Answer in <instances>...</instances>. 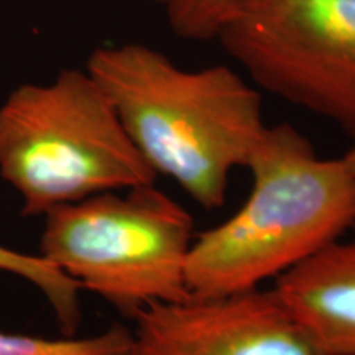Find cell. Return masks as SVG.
Listing matches in <instances>:
<instances>
[{
  "mask_svg": "<svg viewBox=\"0 0 355 355\" xmlns=\"http://www.w3.org/2000/svg\"><path fill=\"white\" fill-rule=\"evenodd\" d=\"M242 0H168L165 10L178 37L207 42L219 35Z\"/></svg>",
  "mask_w": 355,
  "mask_h": 355,
  "instance_id": "10",
  "label": "cell"
},
{
  "mask_svg": "<svg viewBox=\"0 0 355 355\" xmlns=\"http://www.w3.org/2000/svg\"><path fill=\"white\" fill-rule=\"evenodd\" d=\"M216 40L257 86L355 137V0H242Z\"/></svg>",
  "mask_w": 355,
  "mask_h": 355,
  "instance_id": "5",
  "label": "cell"
},
{
  "mask_svg": "<svg viewBox=\"0 0 355 355\" xmlns=\"http://www.w3.org/2000/svg\"><path fill=\"white\" fill-rule=\"evenodd\" d=\"M132 319L128 355H322L273 288L188 295Z\"/></svg>",
  "mask_w": 355,
  "mask_h": 355,
  "instance_id": "6",
  "label": "cell"
},
{
  "mask_svg": "<svg viewBox=\"0 0 355 355\" xmlns=\"http://www.w3.org/2000/svg\"><path fill=\"white\" fill-rule=\"evenodd\" d=\"M152 2H155V3H159V6H163V7H165L168 0H152Z\"/></svg>",
  "mask_w": 355,
  "mask_h": 355,
  "instance_id": "12",
  "label": "cell"
},
{
  "mask_svg": "<svg viewBox=\"0 0 355 355\" xmlns=\"http://www.w3.org/2000/svg\"><path fill=\"white\" fill-rule=\"evenodd\" d=\"M0 272L32 283L50 303L60 327L73 336L81 324V288L42 255L24 254L0 243Z\"/></svg>",
  "mask_w": 355,
  "mask_h": 355,
  "instance_id": "8",
  "label": "cell"
},
{
  "mask_svg": "<svg viewBox=\"0 0 355 355\" xmlns=\"http://www.w3.org/2000/svg\"><path fill=\"white\" fill-rule=\"evenodd\" d=\"M130 344V331L121 326L96 336H68L64 339L0 331V355H128Z\"/></svg>",
  "mask_w": 355,
  "mask_h": 355,
  "instance_id": "9",
  "label": "cell"
},
{
  "mask_svg": "<svg viewBox=\"0 0 355 355\" xmlns=\"http://www.w3.org/2000/svg\"><path fill=\"white\" fill-rule=\"evenodd\" d=\"M245 170L250 191L242 206L194 237L189 295L265 288L355 225V176L343 157H321L290 123L265 128Z\"/></svg>",
  "mask_w": 355,
  "mask_h": 355,
  "instance_id": "2",
  "label": "cell"
},
{
  "mask_svg": "<svg viewBox=\"0 0 355 355\" xmlns=\"http://www.w3.org/2000/svg\"><path fill=\"white\" fill-rule=\"evenodd\" d=\"M272 288L322 355H355V225Z\"/></svg>",
  "mask_w": 355,
  "mask_h": 355,
  "instance_id": "7",
  "label": "cell"
},
{
  "mask_svg": "<svg viewBox=\"0 0 355 355\" xmlns=\"http://www.w3.org/2000/svg\"><path fill=\"white\" fill-rule=\"evenodd\" d=\"M352 145H350V148L343 155V159L345 162V165H347L350 173L355 176V137H352Z\"/></svg>",
  "mask_w": 355,
  "mask_h": 355,
  "instance_id": "11",
  "label": "cell"
},
{
  "mask_svg": "<svg viewBox=\"0 0 355 355\" xmlns=\"http://www.w3.org/2000/svg\"><path fill=\"white\" fill-rule=\"evenodd\" d=\"M0 178L25 216L157 181L112 104L84 69L25 83L0 104Z\"/></svg>",
  "mask_w": 355,
  "mask_h": 355,
  "instance_id": "3",
  "label": "cell"
},
{
  "mask_svg": "<svg viewBox=\"0 0 355 355\" xmlns=\"http://www.w3.org/2000/svg\"><path fill=\"white\" fill-rule=\"evenodd\" d=\"M84 68L155 176L202 209L224 206L232 175L268 127L259 89L225 64L183 68L137 42L96 48Z\"/></svg>",
  "mask_w": 355,
  "mask_h": 355,
  "instance_id": "1",
  "label": "cell"
},
{
  "mask_svg": "<svg viewBox=\"0 0 355 355\" xmlns=\"http://www.w3.org/2000/svg\"><path fill=\"white\" fill-rule=\"evenodd\" d=\"M194 219L155 183L109 191L44 216L40 255L133 318L189 295Z\"/></svg>",
  "mask_w": 355,
  "mask_h": 355,
  "instance_id": "4",
  "label": "cell"
}]
</instances>
